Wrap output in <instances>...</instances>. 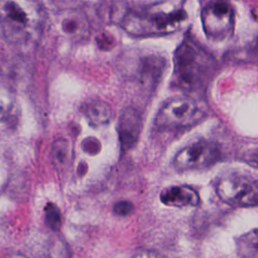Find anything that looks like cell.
<instances>
[{
  "label": "cell",
  "mask_w": 258,
  "mask_h": 258,
  "mask_svg": "<svg viewBox=\"0 0 258 258\" xmlns=\"http://www.w3.org/2000/svg\"><path fill=\"white\" fill-rule=\"evenodd\" d=\"M119 137L123 149L129 148L137 140L141 120L137 112L133 109L125 110L119 120Z\"/></svg>",
  "instance_id": "obj_9"
},
{
  "label": "cell",
  "mask_w": 258,
  "mask_h": 258,
  "mask_svg": "<svg viewBox=\"0 0 258 258\" xmlns=\"http://www.w3.org/2000/svg\"><path fill=\"white\" fill-rule=\"evenodd\" d=\"M247 161L254 167H257L258 168V146L253 148L249 155H248V158H247Z\"/></svg>",
  "instance_id": "obj_16"
},
{
  "label": "cell",
  "mask_w": 258,
  "mask_h": 258,
  "mask_svg": "<svg viewBox=\"0 0 258 258\" xmlns=\"http://www.w3.org/2000/svg\"><path fill=\"white\" fill-rule=\"evenodd\" d=\"M132 258H166L162 254L153 250H141L133 255Z\"/></svg>",
  "instance_id": "obj_15"
},
{
  "label": "cell",
  "mask_w": 258,
  "mask_h": 258,
  "mask_svg": "<svg viewBox=\"0 0 258 258\" xmlns=\"http://www.w3.org/2000/svg\"><path fill=\"white\" fill-rule=\"evenodd\" d=\"M238 252L242 258H258V229L251 230L240 237Z\"/></svg>",
  "instance_id": "obj_11"
},
{
  "label": "cell",
  "mask_w": 258,
  "mask_h": 258,
  "mask_svg": "<svg viewBox=\"0 0 258 258\" xmlns=\"http://www.w3.org/2000/svg\"><path fill=\"white\" fill-rule=\"evenodd\" d=\"M202 60L203 57L198 48L184 40L176 49L174 56V79L177 86L186 88L199 80L204 67Z\"/></svg>",
  "instance_id": "obj_7"
},
{
  "label": "cell",
  "mask_w": 258,
  "mask_h": 258,
  "mask_svg": "<svg viewBox=\"0 0 258 258\" xmlns=\"http://www.w3.org/2000/svg\"><path fill=\"white\" fill-rule=\"evenodd\" d=\"M220 158L218 145L206 139L192 141L182 147L173 158V166L177 170L203 169L216 163Z\"/></svg>",
  "instance_id": "obj_5"
},
{
  "label": "cell",
  "mask_w": 258,
  "mask_h": 258,
  "mask_svg": "<svg viewBox=\"0 0 258 258\" xmlns=\"http://www.w3.org/2000/svg\"><path fill=\"white\" fill-rule=\"evenodd\" d=\"M6 258H27V257H25L23 255H20V254H13V255H10V256H8Z\"/></svg>",
  "instance_id": "obj_17"
},
{
  "label": "cell",
  "mask_w": 258,
  "mask_h": 258,
  "mask_svg": "<svg viewBox=\"0 0 258 258\" xmlns=\"http://www.w3.org/2000/svg\"><path fill=\"white\" fill-rule=\"evenodd\" d=\"M185 12L169 4L151 5L141 9H125L120 25L128 33L137 36L167 34L178 29L185 19Z\"/></svg>",
  "instance_id": "obj_1"
},
{
  "label": "cell",
  "mask_w": 258,
  "mask_h": 258,
  "mask_svg": "<svg viewBox=\"0 0 258 258\" xmlns=\"http://www.w3.org/2000/svg\"><path fill=\"white\" fill-rule=\"evenodd\" d=\"M219 198L233 207L248 208L258 206V180L245 175L230 173L222 176L216 185Z\"/></svg>",
  "instance_id": "obj_3"
},
{
  "label": "cell",
  "mask_w": 258,
  "mask_h": 258,
  "mask_svg": "<svg viewBox=\"0 0 258 258\" xmlns=\"http://www.w3.org/2000/svg\"><path fill=\"white\" fill-rule=\"evenodd\" d=\"M198 111L196 101L184 95L169 98L159 109L155 117V126L159 129H176L194 120Z\"/></svg>",
  "instance_id": "obj_6"
},
{
  "label": "cell",
  "mask_w": 258,
  "mask_h": 258,
  "mask_svg": "<svg viewBox=\"0 0 258 258\" xmlns=\"http://www.w3.org/2000/svg\"><path fill=\"white\" fill-rule=\"evenodd\" d=\"M52 159L57 168H63L69 161V145L66 140H57L52 146Z\"/></svg>",
  "instance_id": "obj_12"
},
{
  "label": "cell",
  "mask_w": 258,
  "mask_h": 258,
  "mask_svg": "<svg viewBox=\"0 0 258 258\" xmlns=\"http://www.w3.org/2000/svg\"><path fill=\"white\" fill-rule=\"evenodd\" d=\"M44 215H45V222L50 229H52L53 231H56L60 228V225H61L60 213L54 204L52 203L46 204L44 208Z\"/></svg>",
  "instance_id": "obj_13"
},
{
  "label": "cell",
  "mask_w": 258,
  "mask_h": 258,
  "mask_svg": "<svg viewBox=\"0 0 258 258\" xmlns=\"http://www.w3.org/2000/svg\"><path fill=\"white\" fill-rule=\"evenodd\" d=\"M160 201L163 205L174 208L195 207L200 203L199 194L187 185H173L160 192Z\"/></svg>",
  "instance_id": "obj_8"
},
{
  "label": "cell",
  "mask_w": 258,
  "mask_h": 258,
  "mask_svg": "<svg viewBox=\"0 0 258 258\" xmlns=\"http://www.w3.org/2000/svg\"><path fill=\"white\" fill-rule=\"evenodd\" d=\"M82 112L86 116L88 122L94 127L107 125L113 116L109 104L101 100L86 101L82 106Z\"/></svg>",
  "instance_id": "obj_10"
},
{
  "label": "cell",
  "mask_w": 258,
  "mask_h": 258,
  "mask_svg": "<svg viewBox=\"0 0 258 258\" xmlns=\"http://www.w3.org/2000/svg\"><path fill=\"white\" fill-rule=\"evenodd\" d=\"M35 20L30 5L20 0H3L1 5V27L4 37L11 42L25 40L32 32Z\"/></svg>",
  "instance_id": "obj_2"
},
{
  "label": "cell",
  "mask_w": 258,
  "mask_h": 258,
  "mask_svg": "<svg viewBox=\"0 0 258 258\" xmlns=\"http://www.w3.org/2000/svg\"><path fill=\"white\" fill-rule=\"evenodd\" d=\"M201 17L208 38L221 41L232 35L235 26V12L228 0H211L203 8Z\"/></svg>",
  "instance_id": "obj_4"
},
{
  "label": "cell",
  "mask_w": 258,
  "mask_h": 258,
  "mask_svg": "<svg viewBox=\"0 0 258 258\" xmlns=\"http://www.w3.org/2000/svg\"><path fill=\"white\" fill-rule=\"evenodd\" d=\"M134 210V206L129 201H118L113 206V212L121 217L130 215Z\"/></svg>",
  "instance_id": "obj_14"
}]
</instances>
